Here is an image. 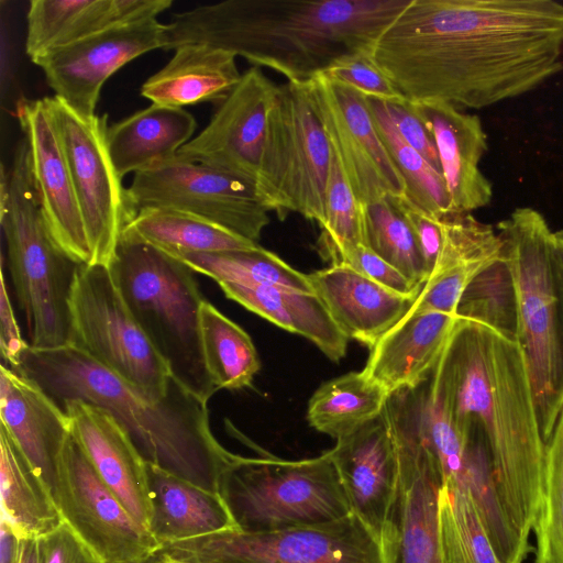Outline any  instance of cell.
<instances>
[{
	"label": "cell",
	"mask_w": 563,
	"mask_h": 563,
	"mask_svg": "<svg viewBox=\"0 0 563 563\" xmlns=\"http://www.w3.org/2000/svg\"><path fill=\"white\" fill-rule=\"evenodd\" d=\"M369 55L410 103L487 108L562 70L563 4L410 0Z\"/></svg>",
	"instance_id": "obj_1"
},
{
	"label": "cell",
	"mask_w": 563,
	"mask_h": 563,
	"mask_svg": "<svg viewBox=\"0 0 563 563\" xmlns=\"http://www.w3.org/2000/svg\"><path fill=\"white\" fill-rule=\"evenodd\" d=\"M429 385L462 435L468 429L482 435L501 506L529 544L543 485L545 441L519 343L486 324L457 318Z\"/></svg>",
	"instance_id": "obj_2"
},
{
	"label": "cell",
	"mask_w": 563,
	"mask_h": 563,
	"mask_svg": "<svg viewBox=\"0 0 563 563\" xmlns=\"http://www.w3.org/2000/svg\"><path fill=\"white\" fill-rule=\"evenodd\" d=\"M410 0H227L175 14L163 49L206 44L307 82L336 59L369 53Z\"/></svg>",
	"instance_id": "obj_3"
},
{
	"label": "cell",
	"mask_w": 563,
	"mask_h": 563,
	"mask_svg": "<svg viewBox=\"0 0 563 563\" xmlns=\"http://www.w3.org/2000/svg\"><path fill=\"white\" fill-rule=\"evenodd\" d=\"M34 380L59 407L79 400L108 411L146 463L205 490L220 494L225 473L240 455L212 433L207 404L173 378L154 398L71 344L29 347L12 368Z\"/></svg>",
	"instance_id": "obj_4"
},
{
	"label": "cell",
	"mask_w": 563,
	"mask_h": 563,
	"mask_svg": "<svg viewBox=\"0 0 563 563\" xmlns=\"http://www.w3.org/2000/svg\"><path fill=\"white\" fill-rule=\"evenodd\" d=\"M118 288L172 378L207 404L218 389L206 367L200 309L206 300L188 265L121 234L110 264Z\"/></svg>",
	"instance_id": "obj_5"
},
{
	"label": "cell",
	"mask_w": 563,
	"mask_h": 563,
	"mask_svg": "<svg viewBox=\"0 0 563 563\" xmlns=\"http://www.w3.org/2000/svg\"><path fill=\"white\" fill-rule=\"evenodd\" d=\"M1 227L15 298L23 312L29 345L55 349L69 344V300L80 265L52 239L31 173L24 139L16 145L10 169L1 166Z\"/></svg>",
	"instance_id": "obj_6"
},
{
	"label": "cell",
	"mask_w": 563,
	"mask_h": 563,
	"mask_svg": "<svg viewBox=\"0 0 563 563\" xmlns=\"http://www.w3.org/2000/svg\"><path fill=\"white\" fill-rule=\"evenodd\" d=\"M517 294V342L529 371L541 433L548 440L563 401V310L556 290L551 244L553 231L529 207L499 221Z\"/></svg>",
	"instance_id": "obj_7"
},
{
	"label": "cell",
	"mask_w": 563,
	"mask_h": 563,
	"mask_svg": "<svg viewBox=\"0 0 563 563\" xmlns=\"http://www.w3.org/2000/svg\"><path fill=\"white\" fill-rule=\"evenodd\" d=\"M221 496L245 532L322 525L352 512L329 450L296 461L240 455Z\"/></svg>",
	"instance_id": "obj_8"
},
{
	"label": "cell",
	"mask_w": 563,
	"mask_h": 563,
	"mask_svg": "<svg viewBox=\"0 0 563 563\" xmlns=\"http://www.w3.org/2000/svg\"><path fill=\"white\" fill-rule=\"evenodd\" d=\"M396 455L397 484L379 537L383 563H443L439 497L443 477L423 398L396 394L382 410Z\"/></svg>",
	"instance_id": "obj_9"
},
{
	"label": "cell",
	"mask_w": 563,
	"mask_h": 563,
	"mask_svg": "<svg viewBox=\"0 0 563 563\" xmlns=\"http://www.w3.org/2000/svg\"><path fill=\"white\" fill-rule=\"evenodd\" d=\"M331 159L332 150L308 84L279 85L255 183L264 206L280 220L299 213L321 228Z\"/></svg>",
	"instance_id": "obj_10"
},
{
	"label": "cell",
	"mask_w": 563,
	"mask_h": 563,
	"mask_svg": "<svg viewBox=\"0 0 563 563\" xmlns=\"http://www.w3.org/2000/svg\"><path fill=\"white\" fill-rule=\"evenodd\" d=\"M69 309V344L147 395H167L168 367L128 308L109 266L77 267Z\"/></svg>",
	"instance_id": "obj_11"
},
{
	"label": "cell",
	"mask_w": 563,
	"mask_h": 563,
	"mask_svg": "<svg viewBox=\"0 0 563 563\" xmlns=\"http://www.w3.org/2000/svg\"><path fill=\"white\" fill-rule=\"evenodd\" d=\"M161 551L186 563H383L378 537L353 512L273 532L230 530Z\"/></svg>",
	"instance_id": "obj_12"
},
{
	"label": "cell",
	"mask_w": 563,
	"mask_h": 563,
	"mask_svg": "<svg viewBox=\"0 0 563 563\" xmlns=\"http://www.w3.org/2000/svg\"><path fill=\"white\" fill-rule=\"evenodd\" d=\"M126 198L130 216L145 207L175 209L254 242L269 223V210L253 183L178 155L134 174Z\"/></svg>",
	"instance_id": "obj_13"
},
{
	"label": "cell",
	"mask_w": 563,
	"mask_h": 563,
	"mask_svg": "<svg viewBox=\"0 0 563 563\" xmlns=\"http://www.w3.org/2000/svg\"><path fill=\"white\" fill-rule=\"evenodd\" d=\"M82 214L90 265L110 266L130 216L126 188L111 159L108 114L85 117L57 97H47Z\"/></svg>",
	"instance_id": "obj_14"
},
{
	"label": "cell",
	"mask_w": 563,
	"mask_h": 563,
	"mask_svg": "<svg viewBox=\"0 0 563 563\" xmlns=\"http://www.w3.org/2000/svg\"><path fill=\"white\" fill-rule=\"evenodd\" d=\"M55 503L63 520L104 563H146L162 550L103 483L71 433L58 463Z\"/></svg>",
	"instance_id": "obj_15"
},
{
	"label": "cell",
	"mask_w": 563,
	"mask_h": 563,
	"mask_svg": "<svg viewBox=\"0 0 563 563\" xmlns=\"http://www.w3.org/2000/svg\"><path fill=\"white\" fill-rule=\"evenodd\" d=\"M331 150L363 206L407 194L404 178L383 143L367 98L323 74L307 81Z\"/></svg>",
	"instance_id": "obj_16"
},
{
	"label": "cell",
	"mask_w": 563,
	"mask_h": 563,
	"mask_svg": "<svg viewBox=\"0 0 563 563\" xmlns=\"http://www.w3.org/2000/svg\"><path fill=\"white\" fill-rule=\"evenodd\" d=\"M165 24L157 18L115 25L32 60L55 97L85 117L97 114L103 84L134 58L164 47Z\"/></svg>",
	"instance_id": "obj_17"
},
{
	"label": "cell",
	"mask_w": 563,
	"mask_h": 563,
	"mask_svg": "<svg viewBox=\"0 0 563 563\" xmlns=\"http://www.w3.org/2000/svg\"><path fill=\"white\" fill-rule=\"evenodd\" d=\"M278 90L260 67H251L218 104L207 126L177 155L255 185Z\"/></svg>",
	"instance_id": "obj_18"
},
{
	"label": "cell",
	"mask_w": 563,
	"mask_h": 563,
	"mask_svg": "<svg viewBox=\"0 0 563 563\" xmlns=\"http://www.w3.org/2000/svg\"><path fill=\"white\" fill-rule=\"evenodd\" d=\"M41 210L57 246L74 262L91 264L86 228L60 135L47 97L15 106Z\"/></svg>",
	"instance_id": "obj_19"
},
{
	"label": "cell",
	"mask_w": 563,
	"mask_h": 563,
	"mask_svg": "<svg viewBox=\"0 0 563 563\" xmlns=\"http://www.w3.org/2000/svg\"><path fill=\"white\" fill-rule=\"evenodd\" d=\"M70 433L91 465L126 510L146 529L152 520L147 466L120 423L104 409L65 401Z\"/></svg>",
	"instance_id": "obj_20"
},
{
	"label": "cell",
	"mask_w": 563,
	"mask_h": 563,
	"mask_svg": "<svg viewBox=\"0 0 563 563\" xmlns=\"http://www.w3.org/2000/svg\"><path fill=\"white\" fill-rule=\"evenodd\" d=\"M0 417L1 429L55 500L58 463L70 435L65 411L34 380L2 363Z\"/></svg>",
	"instance_id": "obj_21"
},
{
	"label": "cell",
	"mask_w": 563,
	"mask_h": 563,
	"mask_svg": "<svg viewBox=\"0 0 563 563\" xmlns=\"http://www.w3.org/2000/svg\"><path fill=\"white\" fill-rule=\"evenodd\" d=\"M351 511L379 539L397 484L394 445L382 415L329 450Z\"/></svg>",
	"instance_id": "obj_22"
},
{
	"label": "cell",
	"mask_w": 563,
	"mask_h": 563,
	"mask_svg": "<svg viewBox=\"0 0 563 563\" xmlns=\"http://www.w3.org/2000/svg\"><path fill=\"white\" fill-rule=\"evenodd\" d=\"M410 106L434 139L451 212L471 213L487 206L493 198V185L479 169L488 148L479 117L444 102Z\"/></svg>",
	"instance_id": "obj_23"
},
{
	"label": "cell",
	"mask_w": 563,
	"mask_h": 563,
	"mask_svg": "<svg viewBox=\"0 0 563 563\" xmlns=\"http://www.w3.org/2000/svg\"><path fill=\"white\" fill-rule=\"evenodd\" d=\"M441 246L434 267L411 310L455 314L467 284L503 253L493 225L472 213L448 212L440 219Z\"/></svg>",
	"instance_id": "obj_24"
},
{
	"label": "cell",
	"mask_w": 563,
	"mask_h": 563,
	"mask_svg": "<svg viewBox=\"0 0 563 563\" xmlns=\"http://www.w3.org/2000/svg\"><path fill=\"white\" fill-rule=\"evenodd\" d=\"M307 276L313 292L343 334L368 349L411 309L417 299L395 292L341 264H331Z\"/></svg>",
	"instance_id": "obj_25"
},
{
	"label": "cell",
	"mask_w": 563,
	"mask_h": 563,
	"mask_svg": "<svg viewBox=\"0 0 563 563\" xmlns=\"http://www.w3.org/2000/svg\"><path fill=\"white\" fill-rule=\"evenodd\" d=\"M172 0H32L25 52L31 60L115 25L157 18Z\"/></svg>",
	"instance_id": "obj_26"
},
{
	"label": "cell",
	"mask_w": 563,
	"mask_h": 563,
	"mask_svg": "<svg viewBox=\"0 0 563 563\" xmlns=\"http://www.w3.org/2000/svg\"><path fill=\"white\" fill-rule=\"evenodd\" d=\"M457 317L409 310L369 349L363 372L388 394L415 387L434 369Z\"/></svg>",
	"instance_id": "obj_27"
},
{
	"label": "cell",
	"mask_w": 563,
	"mask_h": 563,
	"mask_svg": "<svg viewBox=\"0 0 563 563\" xmlns=\"http://www.w3.org/2000/svg\"><path fill=\"white\" fill-rule=\"evenodd\" d=\"M152 501L150 531L162 545L239 527L220 494L205 490L146 463Z\"/></svg>",
	"instance_id": "obj_28"
},
{
	"label": "cell",
	"mask_w": 563,
	"mask_h": 563,
	"mask_svg": "<svg viewBox=\"0 0 563 563\" xmlns=\"http://www.w3.org/2000/svg\"><path fill=\"white\" fill-rule=\"evenodd\" d=\"M236 56L206 44H186L141 87L152 103L185 109L201 102H222L238 85Z\"/></svg>",
	"instance_id": "obj_29"
},
{
	"label": "cell",
	"mask_w": 563,
	"mask_h": 563,
	"mask_svg": "<svg viewBox=\"0 0 563 563\" xmlns=\"http://www.w3.org/2000/svg\"><path fill=\"white\" fill-rule=\"evenodd\" d=\"M196 128L187 110L155 103L109 125L108 147L118 175L123 178L172 161Z\"/></svg>",
	"instance_id": "obj_30"
},
{
	"label": "cell",
	"mask_w": 563,
	"mask_h": 563,
	"mask_svg": "<svg viewBox=\"0 0 563 563\" xmlns=\"http://www.w3.org/2000/svg\"><path fill=\"white\" fill-rule=\"evenodd\" d=\"M227 298L279 328L311 341L328 358L340 362L349 339L314 292L274 286L218 283Z\"/></svg>",
	"instance_id": "obj_31"
},
{
	"label": "cell",
	"mask_w": 563,
	"mask_h": 563,
	"mask_svg": "<svg viewBox=\"0 0 563 563\" xmlns=\"http://www.w3.org/2000/svg\"><path fill=\"white\" fill-rule=\"evenodd\" d=\"M1 518L20 539H41L64 520L41 479L0 428Z\"/></svg>",
	"instance_id": "obj_32"
},
{
	"label": "cell",
	"mask_w": 563,
	"mask_h": 563,
	"mask_svg": "<svg viewBox=\"0 0 563 563\" xmlns=\"http://www.w3.org/2000/svg\"><path fill=\"white\" fill-rule=\"evenodd\" d=\"M121 234L164 252H220L260 245L197 216L161 207L135 210Z\"/></svg>",
	"instance_id": "obj_33"
},
{
	"label": "cell",
	"mask_w": 563,
	"mask_h": 563,
	"mask_svg": "<svg viewBox=\"0 0 563 563\" xmlns=\"http://www.w3.org/2000/svg\"><path fill=\"white\" fill-rule=\"evenodd\" d=\"M464 439L462 470L454 485L468 492L499 562L523 563L530 545L522 541L501 506L486 444L473 429L465 431Z\"/></svg>",
	"instance_id": "obj_34"
},
{
	"label": "cell",
	"mask_w": 563,
	"mask_h": 563,
	"mask_svg": "<svg viewBox=\"0 0 563 563\" xmlns=\"http://www.w3.org/2000/svg\"><path fill=\"white\" fill-rule=\"evenodd\" d=\"M389 394L364 372H349L320 385L308 402L307 420L335 441L377 418Z\"/></svg>",
	"instance_id": "obj_35"
},
{
	"label": "cell",
	"mask_w": 563,
	"mask_h": 563,
	"mask_svg": "<svg viewBox=\"0 0 563 563\" xmlns=\"http://www.w3.org/2000/svg\"><path fill=\"white\" fill-rule=\"evenodd\" d=\"M165 253L217 283L274 286L313 292L307 274L295 269L261 245L247 250Z\"/></svg>",
	"instance_id": "obj_36"
},
{
	"label": "cell",
	"mask_w": 563,
	"mask_h": 563,
	"mask_svg": "<svg viewBox=\"0 0 563 563\" xmlns=\"http://www.w3.org/2000/svg\"><path fill=\"white\" fill-rule=\"evenodd\" d=\"M200 338L206 367L218 390L252 385L261 361L251 336L207 300L200 309Z\"/></svg>",
	"instance_id": "obj_37"
},
{
	"label": "cell",
	"mask_w": 563,
	"mask_h": 563,
	"mask_svg": "<svg viewBox=\"0 0 563 563\" xmlns=\"http://www.w3.org/2000/svg\"><path fill=\"white\" fill-rule=\"evenodd\" d=\"M456 317L486 324L517 340V294L514 275L504 251L464 288Z\"/></svg>",
	"instance_id": "obj_38"
},
{
	"label": "cell",
	"mask_w": 563,
	"mask_h": 563,
	"mask_svg": "<svg viewBox=\"0 0 563 563\" xmlns=\"http://www.w3.org/2000/svg\"><path fill=\"white\" fill-rule=\"evenodd\" d=\"M367 103L379 136L406 183L407 196L435 218L451 212L443 176L399 135L385 102L367 99Z\"/></svg>",
	"instance_id": "obj_39"
},
{
	"label": "cell",
	"mask_w": 563,
	"mask_h": 563,
	"mask_svg": "<svg viewBox=\"0 0 563 563\" xmlns=\"http://www.w3.org/2000/svg\"><path fill=\"white\" fill-rule=\"evenodd\" d=\"M439 534L443 563H500L464 487H442Z\"/></svg>",
	"instance_id": "obj_40"
},
{
	"label": "cell",
	"mask_w": 563,
	"mask_h": 563,
	"mask_svg": "<svg viewBox=\"0 0 563 563\" xmlns=\"http://www.w3.org/2000/svg\"><path fill=\"white\" fill-rule=\"evenodd\" d=\"M365 244L407 279L423 286L428 268L417 240L388 198L364 206Z\"/></svg>",
	"instance_id": "obj_41"
},
{
	"label": "cell",
	"mask_w": 563,
	"mask_h": 563,
	"mask_svg": "<svg viewBox=\"0 0 563 563\" xmlns=\"http://www.w3.org/2000/svg\"><path fill=\"white\" fill-rule=\"evenodd\" d=\"M532 531L533 563H563V401L545 441L543 485Z\"/></svg>",
	"instance_id": "obj_42"
},
{
	"label": "cell",
	"mask_w": 563,
	"mask_h": 563,
	"mask_svg": "<svg viewBox=\"0 0 563 563\" xmlns=\"http://www.w3.org/2000/svg\"><path fill=\"white\" fill-rule=\"evenodd\" d=\"M358 244H365L364 206L354 196L332 152L325 190V220L317 242L318 251L328 261Z\"/></svg>",
	"instance_id": "obj_43"
},
{
	"label": "cell",
	"mask_w": 563,
	"mask_h": 563,
	"mask_svg": "<svg viewBox=\"0 0 563 563\" xmlns=\"http://www.w3.org/2000/svg\"><path fill=\"white\" fill-rule=\"evenodd\" d=\"M367 99L383 102H405L390 79L374 63L369 53L361 52L343 56L332 63L323 73Z\"/></svg>",
	"instance_id": "obj_44"
},
{
	"label": "cell",
	"mask_w": 563,
	"mask_h": 563,
	"mask_svg": "<svg viewBox=\"0 0 563 563\" xmlns=\"http://www.w3.org/2000/svg\"><path fill=\"white\" fill-rule=\"evenodd\" d=\"M328 261L330 265L341 264L349 266L358 274L404 296L418 297L422 289V286L407 279L365 244H358L342 251Z\"/></svg>",
	"instance_id": "obj_45"
},
{
	"label": "cell",
	"mask_w": 563,
	"mask_h": 563,
	"mask_svg": "<svg viewBox=\"0 0 563 563\" xmlns=\"http://www.w3.org/2000/svg\"><path fill=\"white\" fill-rule=\"evenodd\" d=\"M388 199L408 222L430 276L441 246L440 218L431 216L410 199L407 194L398 198Z\"/></svg>",
	"instance_id": "obj_46"
},
{
	"label": "cell",
	"mask_w": 563,
	"mask_h": 563,
	"mask_svg": "<svg viewBox=\"0 0 563 563\" xmlns=\"http://www.w3.org/2000/svg\"><path fill=\"white\" fill-rule=\"evenodd\" d=\"M385 107L395 129L404 141L442 175L434 139L410 103L408 101L385 102Z\"/></svg>",
	"instance_id": "obj_47"
},
{
	"label": "cell",
	"mask_w": 563,
	"mask_h": 563,
	"mask_svg": "<svg viewBox=\"0 0 563 563\" xmlns=\"http://www.w3.org/2000/svg\"><path fill=\"white\" fill-rule=\"evenodd\" d=\"M40 540L43 563H104L66 521Z\"/></svg>",
	"instance_id": "obj_48"
},
{
	"label": "cell",
	"mask_w": 563,
	"mask_h": 563,
	"mask_svg": "<svg viewBox=\"0 0 563 563\" xmlns=\"http://www.w3.org/2000/svg\"><path fill=\"white\" fill-rule=\"evenodd\" d=\"M0 350L2 358L9 364L10 368H14L18 366L23 352L29 347V343L22 338L10 301L5 285L3 262H1L0 272Z\"/></svg>",
	"instance_id": "obj_49"
},
{
	"label": "cell",
	"mask_w": 563,
	"mask_h": 563,
	"mask_svg": "<svg viewBox=\"0 0 563 563\" xmlns=\"http://www.w3.org/2000/svg\"><path fill=\"white\" fill-rule=\"evenodd\" d=\"M20 538L11 526L0 521V563H16Z\"/></svg>",
	"instance_id": "obj_50"
},
{
	"label": "cell",
	"mask_w": 563,
	"mask_h": 563,
	"mask_svg": "<svg viewBox=\"0 0 563 563\" xmlns=\"http://www.w3.org/2000/svg\"><path fill=\"white\" fill-rule=\"evenodd\" d=\"M551 260L556 290L563 310V230L553 231Z\"/></svg>",
	"instance_id": "obj_51"
},
{
	"label": "cell",
	"mask_w": 563,
	"mask_h": 563,
	"mask_svg": "<svg viewBox=\"0 0 563 563\" xmlns=\"http://www.w3.org/2000/svg\"><path fill=\"white\" fill-rule=\"evenodd\" d=\"M16 563H43L41 540L20 539Z\"/></svg>",
	"instance_id": "obj_52"
},
{
	"label": "cell",
	"mask_w": 563,
	"mask_h": 563,
	"mask_svg": "<svg viewBox=\"0 0 563 563\" xmlns=\"http://www.w3.org/2000/svg\"><path fill=\"white\" fill-rule=\"evenodd\" d=\"M155 562L156 563H186V562H183V561L175 560V559L168 556L167 554H165L162 551H159L157 553V555L155 556Z\"/></svg>",
	"instance_id": "obj_53"
},
{
	"label": "cell",
	"mask_w": 563,
	"mask_h": 563,
	"mask_svg": "<svg viewBox=\"0 0 563 563\" xmlns=\"http://www.w3.org/2000/svg\"><path fill=\"white\" fill-rule=\"evenodd\" d=\"M146 563H156V562H155V556H154L151 561H148V562H146Z\"/></svg>",
	"instance_id": "obj_54"
}]
</instances>
